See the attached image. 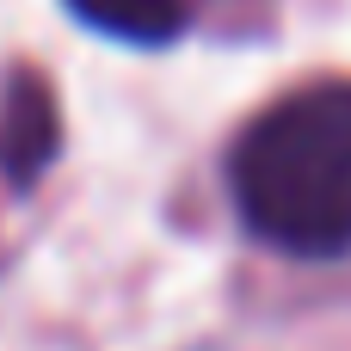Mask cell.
<instances>
[{
  "label": "cell",
  "instance_id": "1",
  "mask_svg": "<svg viewBox=\"0 0 351 351\" xmlns=\"http://www.w3.org/2000/svg\"><path fill=\"white\" fill-rule=\"evenodd\" d=\"M241 222L296 253L333 259L351 247V80L278 99L228 160Z\"/></svg>",
  "mask_w": 351,
  "mask_h": 351
},
{
  "label": "cell",
  "instance_id": "2",
  "mask_svg": "<svg viewBox=\"0 0 351 351\" xmlns=\"http://www.w3.org/2000/svg\"><path fill=\"white\" fill-rule=\"evenodd\" d=\"M56 142H62V117H56V93L19 68L6 86H0V173L12 185H31L49 160H56Z\"/></svg>",
  "mask_w": 351,
  "mask_h": 351
},
{
  "label": "cell",
  "instance_id": "3",
  "mask_svg": "<svg viewBox=\"0 0 351 351\" xmlns=\"http://www.w3.org/2000/svg\"><path fill=\"white\" fill-rule=\"evenodd\" d=\"M80 25L123 43H173L185 31V0H68Z\"/></svg>",
  "mask_w": 351,
  "mask_h": 351
}]
</instances>
